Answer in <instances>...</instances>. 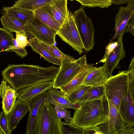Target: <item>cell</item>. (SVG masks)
Listing matches in <instances>:
<instances>
[{"instance_id": "cell-1", "label": "cell", "mask_w": 134, "mask_h": 134, "mask_svg": "<svg viewBox=\"0 0 134 134\" xmlns=\"http://www.w3.org/2000/svg\"><path fill=\"white\" fill-rule=\"evenodd\" d=\"M59 67H43L38 65L9 64L2 72L3 80L16 91L36 83L53 81Z\"/></svg>"}, {"instance_id": "cell-2", "label": "cell", "mask_w": 134, "mask_h": 134, "mask_svg": "<svg viewBox=\"0 0 134 134\" xmlns=\"http://www.w3.org/2000/svg\"><path fill=\"white\" fill-rule=\"evenodd\" d=\"M103 97L84 102L75 110L71 124L84 129L95 127L105 122L108 118Z\"/></svg>"}, {"instance_id": "cell-3", "label": "cell", "mask_w": 134, "mask_h": 134, "mask_svg": "<svg viewBox=\"0 0 134 134\" xmlns=\"http://www.w3.org/2000/svg\"><path fill=\"white\" fill-rule=\"evenodd\" d=\"M54 106L45 101L37 114L34 134H61L60 121Z\"/></svg>"}, {"instance_id": "cell-4", "label": "cell", "mask_w": 134, "mask_h": 134, "mask_svg": "<svg viewBox=\"0 0 134 134\" xmlns=\"http://www.w3.org/2000/svg\"><path fill=\"white\" fill-rule=\"evenodd\" d=\"M129 76L127 70L109 77L104 85V96L119 111L121 100L127 92Z\"/></svg>"}, {"instance_id": "cell-5", "label": "cell", "mask_w": 134, "mask_h": 134, "mask_svg": "<svg viewBox=\"0 0 134 134\" xmlns=\"http://www.w3.org/2000/svg\"><path fill=\"white\" fill-rule=\"evenodd\" d=\"M75 22L84 47L89 52L93 49L95 29L91 19L86 15L82 7L73 13Z\"/></svg>"}, {"instance_id": "cell-6", "label": "cell", "mask_w": 134, "mask_h": 134, "mask_svg": "<svg viewBox=\"0 0 134 134\" xmlns=\"http://www.w3.org/2000/svg\"><path fill=\"white\" fill-rule=\"evenodd\" d=\"M87 59L85 54L75 61H63L59 70L53 81L52 88L60 89L76 76L86 65Z\"/></svg>"}, {"instance_id": "cell-7", "label": "cell", "mask_w": 134, "mask_h": 134, "mask_svg": "<svg viewBox=\"0 0 134 134\" xmlns=\"http://www.w3.org/2000/svg\"><path fill=\"white\" fill-rule=\"evenodd\" d=\"M123 35L122 34L119 36L117 41H110L107 45L105 54L100 62H104L103 66L109 77L112 75L113 71L118 66L120 61L126 57L122 41Z\"/></svg>"}, {"instance_id": "cell-8", "label": "cell", "mask_w": 134, "mask_h": 134, "mask_svg": "<svg viewBox=\"0 0 134 134\" xmlns=\"http://www.w3.org/2000/svg\"><path fill=\"white\" fill-rule=\"evenodd\" d=\"M57 35L79 54L82 53L84 47L75 22L73 14L69 10L66 17L57 31Z\"/></svg>"}, {"instance_id": "cell-9", "label": "cell", "mask_w": 134, "mask_h": 134, "mask_svg": "<svg viewBox=\"0 0 134 134\" xmlns=\"http://www.w3.org/2000/svg\"><path fill=\"white\" fill-rule=\"evenodd\" d=\"M103 101L108 120L96 127L103 134H117L127 126L119 112L104 96Z\"/></svg>"}, {"instance_id": "cell-10", "label": "cell", "mask_w": 134, "mask_h": 134, "mask_svg": "<svg viewBox=\"0 0 134 134\" xmlns=\"http://www.w3.org/2000/svg\"><path fill=\"white\" fill-rule=\"evenodd\" d=\"M30 32L38 41L56 46L57 31L45 24L35 16L25 25Z\"/></svg>"}, {"instance_id": "cell-11", "label": "cell", "mask_w": 134, "mask_h": 134, "mask_svg": "<svg viewBox=\"0 0 134 134\" xmlns=\"http://www.w3.org/2000/svg\"><path fill=\"white\" fill-rule=\"evenodd\" d=\"M47 92L46 91L27 102L29 108V114L27 123L26 134H34V130L39 109L46 101Z\"/></svg>"}, {"instance_id": "cell-12", "label": "cell", "mask_w": 134, "mask_h": 134, "mask_svg": "<svg viewBox=\"0 0 134 134\" xmlns=\"http://www.w3.org/2000/svg\"><path fill=\"white\" fill-rule=\"evenodd\" d=\"M53 81L41 82L19 91L18 100L27 103L34 98L52 87Z\"/></svg>"}, {"instance_id": "cell-13", "label": "cell", "mask_w": 134, "mask_h": 134, "mask_svg": "<svg viewBox=\"0 0 134 134\" xmlns=\"http://www.w3.org/2000/svg\"><path fill=\"white\" fill-rule=\"evenodd\" d=\"M67 4V0H52L49 4L41 8L62 25L69 10Z\"/></svg>"}, {"instance_id": "cell-14", "label": "cell", "mask_w": 134, "mask_h": 134, "mask_svg": "<svg viewBox=\"0 0 134 134\" xmlns=\"http://www.w3.org/2000/svg\"><path fill=\"white\" fill-rule=\"evenodd\" d=\"M18 96V93L2 80L0 85V97L2 99V109L7 115L13 108L15 101Z\"/></svg>"}, {"instance_id": "cell-15", "label": "cell", "mask_w": 134, "mask_h": 134, "mask_svg": "<svg viewBox=\"0 0 134 134\" xmlns=\"http://www.w3.org/2000/svg\"><path fill=\"white\" fill-rule=\"evenodd\" d=\"M134 18V12H132L126 7L120 6L116 14L114 30L115 33L110 41H113L121 34H124L127 25L130 20Z\"/></svg>"}, {"instance_id": "cell-16", "label": "cell", "mask_w": 134, "mask_h": 134, "mask_svg": "<svg viewBox=\"0 0 134 134\" xmlns=\"http://www.w3.org/2000/svg\"><path fill=\"white\" fill-rule=\"evenodd\" d=\"M108 78L103 66L98 67L93 66L85 77L82 84L91 87L103 86Z\"/></svg>"}, {"instance_id": "cell-17", "label": "cell", "mask_w": 134, "mask_h": 134, "mask_svg": "<svg viewBox=\"0 0 134 134\" xmlns=\"http://www.w3.org/2000/svg\"><path fill=\"white\" fill-rule=\"evenodd\" d=\"M29 110L27 103L16 100L13 108L7 115L9 128L11 132L16 128L20 120Z\"/></svg>"}, {"instance_id": "cell-18", "label": "cell", "mask_w": 134, "mask_h": 134, "mask_svg": "<svg viewBox=\"0 0 134 134\" xmlns=\"http://www.w3.org/2000/svg\"><path fill=\"white\" fill-rule=\"evenodd\" d=\"M46 101L54 106H57L65 109L76 110L78 108L76 104L70 102L66 95L60 90L51 88L47 91Z\"/></svg>"}, {"instance_id": "cell-19", "label": "cell", "mask_w": 134, "mask_h": 134, "mask_svg": "<svg viewBox=\"0 0 134 134\" xmlns=\"http://www.w3.org/2000/svg\"><path fill=\"white\" fill-rule=\"evenodd\" d=\"M3 28L10 32L22 34L27 38H34L25 25L15 18L3 14L0 19Z\"/></svg>"}, {"instance_id": "cell-20", "label": "cell", "mask_w": 134, "mask_h": 134, "mask_svg": "<svg viewBox=\"0 0 134 134\" xmlns=\"http://www.w3.org/2000/svg\"><path fill=\"white\" fill-rule=\"evenodd\" d=\"M5 14L26 24L35 16L34 12L15 7H4L2 10Z\"/></svg>"}, {"instance_id": "cell-21", "label": "cell", "mask_w": 134, "mask_h": 134, "mask_svg": "<svg viewBox=\"0 0 134 134\" xmlns=\"http://www.w3.org/2000/svg\"><path fill=\"white\" fill-rule=\"evenodd\" d=\"M29 44L33 51L40 54L48 63L60 66L61 62L51 54L35 38H29Z\"/></svg>"}, {"instance_id": "cell-22", "label": "cell", "mask_w": 134, "mask_h": 134, "mask_svg": "<svg viewBox=\"0 0 134 134\" xmlns=\"http://www.w3.org/2000/svg\"><path fill=\"white\" fill-rule=\"evenodd\" d=\"M93 65V64L87 63L85 66L73 79L61 88L60 89V90L66 95L81 85L85 77Z\"/></svg>"}, {"instance_id": "cell-23", "label": "cell", "mask_w": 134, "mask_h": 134, "mask_svg": "<svg viewBox=\"0 0 134 134\" xmlns=\"http://www.w3.org/2000/svg\"><path fill=\"white\" fill-rule=\"evenodd\" d=\"M52 0H19L13 6L34 12L49 4Z\"/></svg>"}, {"instance_id": "cell-24", "label": "cell", "mask_w": 134, "mask_h": 134, "mask_svg": "<svg viewBox=\"0 0 134 134\" xmlns=\"http://www.w3.org/2000/svg\"><path fill=\"white\" fill-rule=\"evenodd\" d=\"M104 96V86L91 87L80 99L77 104L79 106L86 102L101 99Z\"/></svg>"}, {"instance_id": "cell-25", "label": "cell", "mask_w": 134, "mask_h": 134, "mask_svg": "<svg viewBox=\"0 0 134 134\" xmlns=\"http://www.w3.org/2000/svg\"><path fill=\"white\" fill-rule=\"evenodd\" d=\"M35 16L51 28L57 31L61 25L53 17L41 8L34 12Z\"/></svg>"}, {"instance_id": "cell-26", "label": "cell", "mask_w": 134, "mask_h": 134, "mask_svg": "<svg viewBox=\"0 0 134 134\" xmlns=\"http://www.w3.org/2000/svg\"><path fill=\"white\" fill-rule=\"evenodd\" d=\"M12 32L0 28V52H10L14 47Z\"/></svg>"}, {"instance_id": "cell-27", "label": "cell", "mask_w": 134, "mask_h": 134, "mask_svg": "<svg viewBox=\"0 0 134 134\" xmlns=\"http://www.w3.org/2000/svg\"><path fill=\"white\" fill-rule=\"evenodd\" d=\"M40 42L51 54L61 62L63 61L73 62L76 59L69 55L64 53L56 46L49 45L40 41Z\"/></svg>"}, {"instance_id": "cell-28", "label": "cell", "mask_w": 134, "mask_h": 134, "mask_svg": "<svg viewBox=\"0 0 134 134\" xmlns=\"http://www.w3.org/2000/svg\"><path fill=\"white\" fill-rule=\"evenodd\" d=\"M91 87L82 84L67 94L66 97L70 102L77 104L80 99Z\"/></svg>"}, {"instance_id": "cell-29", "label": "cell", "mask_w": 134, "mask_h": 134, "mask_svg": "<svg viewBox=\"0 0 134 134\" xmlns=\"http://www.w3.org/2000/svg\"><path fill=\"white\" fill-rule=\"evenodd\" d=\"M82 7L107 8L112 4V0H76Z\"/></svg>"}, {"instance_id": "cell-30", "label": "cell", "mask_w": 134, "mask_h": 134, "mask_svg": "<svg viewBox=\"0 0 134 134\" xmlns=\"http://www.w3.org/2000/svg\"><path fill=\"white\" fill-rule=\"evenodd\" d=\"M61 134H84L85 130L60 121Z\"/></svg>"}, {"instance_id": "cell-31", "label": "cell", "mask_w": 134, "mask_h": 134, "mask_svg": "<svg viewBox=\"0 0 134 134\" xmlns=\"http://www.w3.org/2000/svg\"><path fill=\"white\" fill-rule=\"evenodd\" d=\"M0 130L4 134H11L9 130L7 115L3 111L0 114Z\"/></svg>"}, {"instance_id": "cell-32", "label": "cell", "mask_w": 134, "mask_h": 134, "mask_svg": "<svg viewBox=\"0 0 134 134\" xmlns=\"http://www.w3.org/2000/svg\"><path fill=\"white\" fill-rule=\"evenodd\" d=\"M13 42L14 47L10 51L15 52L17 55L20 57L21 58H23L27 55L28 53L26 49L21 47L14 38L13 39Z\"/></svg>"}, {"instance_id": "cell-33", "label": "cell", "mask_w": 134, "mask_h": 134, "mask_svg": "<svg viewBox=\"0 0 134 134\" xmlns=\"http://www.w3.org/2000/svg\"><path fill=\"white\" fill-rule=\"evenodd\" d=\"M27 37L24 35L18 32H16L15 39L19 44L22 48H25L29 44V41Z\"/></svg>"}, {"instance_id": "cell-34", "label": "cell", "mask_w": 134, "mask_h": 134, "mask_svg": "<svg viewBox=\"0 0 134 134\" xmlns=\"http://www.w3.org/2000/svg\"><path fill=\"white\" fill-rule=\"evenodd\" d=\"M61 109V113L62 118L65 120V123L71 124L72 118L70 114L71 111L67 110L66 109L59 107Z\"/></svg>"}, {"instance_id": "cell-35", "label": "cell", "mask_w": 134, "mask_h": 134, "mask_svg": "<svg viewBox=\"0 0 134 134\" xmlns=\"http://www.w3.org/2000/svg\"><path fill=\"white\" fill-rule=\"evenodd\" d=\"M134 18H133L127 24L125 32H130L133 36L134 35Z\"/></svg>"}, {"instance_id": "cell-36", "label": "cell", "mask_w": 134, "mask_h": 134, "mask_svg": "<svg viewBox=\"0 0 134 134\" xmlns=\"http://www.w3.org/2000/svg\"><path fill=\"white\" fill-rule=\"evenodd\" d=\"M117 134H134V127H126Z\"/></svg>"}, {"instance_id": "cell-37", "label": "cell", "mask_w": 134, "mask_h": 134, "mask_svg": "<svg viewBox=\"0 0 134 134\" xmlns=\"http://www.w3.org/2000/svg\"><path fill=\"white\" fill-rule=\"evenodd\" d=\"M84 134H103L96 127L92 128L85 130Z\"/></svg>"}, {"instance_id": "cell-38", "label": "cell", "mask_w": 134, "mask_h": 134, "mask_svg": "<svg viewBox=\"0 0 134 134\" xmlns=\"http://www.w3.org/2000/svg\"><path fill=\"white\" fill-rule=\"evenodd\" d=\"M134 2V0H112V4L115 5H120L129 4Z\"/></svg>"}, {"instance_id": "cell-39", "label": "cell", "mask_w": 134, "mask_h": 134, "mask_svg": "<svg viewBox=\"0 0 134 134\" xmlns=\"http://www.w3.org/2000/svg\"><path fill=\"white\" fill-rule=\"evenodd\" d=\"M54 108L57 116L59 118L60 121H61L63 118L62 116L61 113V109L59 107L55 106H54Z\"/></svg>"}, {"instance_id": "cell-40", "label": "cell", "mask_w": 134, "mask_h": 134, "mask_svg": "<svg viewBox=\"0 0 134 134\" xmlns=\"http://www.w3.org/2000/svg\"><path fill=\"white\" fill-rule=\"evenodd\" d=\"M126 7L131 11L134 12V2L129 3Z\"/></svg>"}, {"instance_id": "cell-41", "label": "cell", "mask_w": 134, "mask_h": 134, "mask_svg": "<svg viewBox=\"0 0 134 134\" xmlns=\"http://www.w3.org/2000/svg\"><path fill=\"white\" fill-rule=\"evenodd\" d=\"M0 134H4L1 130H0Z\"/></svg>"}]
</instances>
